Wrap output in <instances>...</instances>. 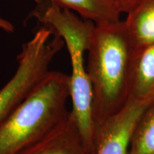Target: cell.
<instances>
[{
    "label": "cell",
    "mask_w": 154,
    "mask_h": 154,
    "mask_svg": "<svg viewBox=\"0 0 154 154\" xmlns=\"http://www.w3.org/2000/svg\"><path fill=\"white\" fill-rule=\"evenodd\" d=\"M87 52L86 71L93 91L97 129L129 97L135 54L124 21L95 24Z\"/></svg>",
    "instance_id": "1"
},
{
    "label": "cell",
    "mask_w": 154,
    "mask_h": 154,
    "mask_svg": "<svg viewBox=\"0 0 154 154\" xmlns=\"http://www.w3.org/2000/svg\"><path fill=\"white\" fill-rule=\"evenodd\" d=\"M20 154H91L84 143L76 119L68 116L52 132Z\"/></svg>",
    "instance_id": "6"
},
{
    "label": "cell",
    "mask_w": 154,
    "mask_h": 154,
    "mask_svg": "<svg viewBox=\"0 0 154 154\" xmlns=\"http://www.w3.org/2000/svg\"><path fill=\"white\" fill-rule=\"evenodd\" d=\"M51 28L42 27L22 46L18 66L12 77L0 88V123L24 101L49 72L54 57L64 46Z\"/></svg>",
    "instance_id": "4"
},
{
    "label": "cell",
    "mask_w": 154,
    "mask_h": 154,
    "mask_svg": "<svg viewBox=\"0 0 154 154\" xmlns=\"http://www.w3.org/2000/svg\"><path fill=\"white\" fill-rule=\"evenodd\" d=\"M70 76L49 71L35 89L0 123V154H20L68 116Z\"/></svg>",
    "instance_id": "2"
},
{
    "label": "cell",
    "mask_w": 154,
    "mask_h": 154,
    "mask_svg": "<svg viewBox=\"0 0 154 154\" xmlns=\"http://www.w3.org/2000/svg\"><path fill=\"white\" fill-rule=\"evenodd\" d=\"M62 8L78 12L96 25L120 21L121 11L113 0H51Z\"/></svg>",
    "instance_id": "8"
},
{
    "label": "cell",
    "mask_w": 154,
    "mask_h": 154,
    "mask_svg": "<svg viewBox=\"0 0 154 154\" xmlns=\"http://www.w3.org/2000/svg\"><path fill=\"white\" fill-rule=\"evenodd\" d=\"M154 96H130L124 106L98 127L94 154H128L133 133Z\"/></svg>",
    "instance_id": "5"
},
{
    "label": "cell",
    "mask_w": 154,
    "mask_h": 154,
    "mask_svg": "<svg viewBox=\"0 0 154 154\" xmlns=\"http://www.w3.org/2000/svg\"><path fill=\"white\" fill-rule=\"evenodd\" d=\"M128 154H154V101L135 128Z\"/></svg>",
    "instance_id": "10"
},
{
    "label": "cell",
    "mask_w": 154,
    "mask_h": 154,
    "mask_svg": "<svg viewBox=\"0 0 154 154\" xmlns=\"http://www.w3.org/2000/svg\"><path fill=\"white\" fill-rule=\"evenodd\" d=\"M0 29L8 33H11L14 31V25L1 17H0Z\"/></svg>",
    "instance_id": "12"
},
{
    "label": "cell",
    "mask_w": 154,
    "mask_h": 154,
    "mask_svg": "<svg viewBox=\"0 0 154 154\" xmlns=\"http://www.w3.org/2000/svg\"><path fill=\"white\" fill-rule=\"evenodd\" d=\"M124 20L136 55L154 44V0H137Z\"/></svg>",
    "instance_id": "7"
},
{
    "label": "cell",
    "mask_w": 154,
    "mask_h": 154,
    "mask_svg": "<svg viewBox=\"0 0 154 154\" xmlns=\"http://www.w3.org/2000/svg\"><path fill=\"white\" fill-rule=\"evenodd\" d=\"M130 96H154V44L135 55Z\"/></svg>",
    "instance_id": "9"
},
{
    "label": "cell",
    "mask_w": 154,
    "mask_h": 154,
    "mask_svg": "<svg viewBox=\"0 0 154 154\" xmlns=\"http://www.w3.org/2000/svg\"><path fill=\"white\" fill-rule=\"evenodd\" d=\"M95 24L89 20H81L71 11H64L53 20L52 28L56 34L66 44L72 63L70 76L71 113L76 119L84 143L94 154L96 128L93 113V91L84 54L87 51L90 38Z\"/></svg>",
    "instance_id": "3"
},
{
    "label": "cell",
    "mask_w": 154,
    "mask_h": 154,
    "mask_svg": "<svg viewBox=\"0 0 154 154\" xmlns=\"http://www.w3.org/2000/svg\"><path fill=\"white\" fill-rule=\"evenodd\" d=\"M121 13H128L137 0H113Z\"/></svg>",
    "instance_id": "11"
}]
</instances>
